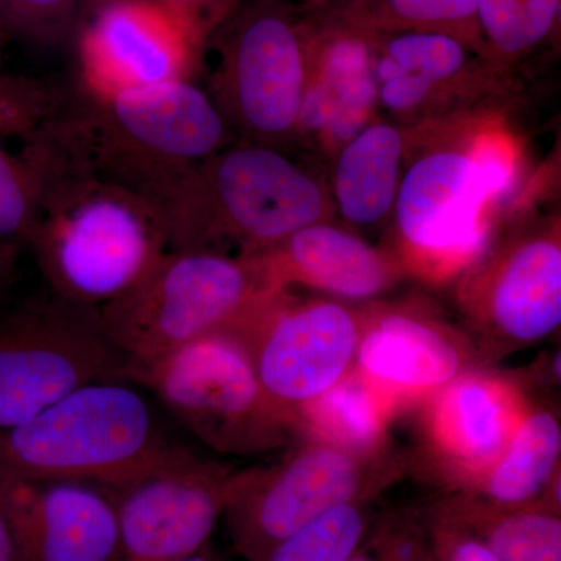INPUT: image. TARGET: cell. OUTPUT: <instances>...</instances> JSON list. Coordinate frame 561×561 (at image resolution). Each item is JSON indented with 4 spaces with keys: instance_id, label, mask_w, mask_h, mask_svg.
I'll list each match as a JSON object with an SVG mask.
<instances>
[{
    "instance_id": "cell-1",
    "label": "cell",
    "mask_w": 561,
    "mask_h": 561,
    "mask_svg": "<svg viewBox=\"0 0 561 561\" xmlns=\"http://www.w3.org/2000/svg\"><path fill=\"white\" fill-rule=\"evenodd\" d=\"M25 139L43 186L27 247L55 297L99 311L131 290L169 250L160 216L84 165L54 119Z\"/></svg>"
},
{
    "instance_id": "cell-2",
    "label": "cell",
    "mask_w": 561,
    "mask_h": 561,
    "mask_svg": "<svg viewBox=\"0 0 561 561\" xmlns=\"http://www.w3.org/2000/svg\"><path fill=\"white\" fill-rule=\"evenodd\" d=\"M55 125L95 175L135 194L160 219L181 180L236 139L195 80L83 99L76 110L62 108Z\"/></svg>"
},
{
    "instance_id": "cell-3",
    "label": "cell",
    "mask_w": 561,
    "mask_h": 561,
    "mask_svg": "<svg viewBox=\"0 0 561 561\" xmlns=\"http://www.w3.org/2000/svg\"><path fill=\"white\" fill-rule=\"evenodd\" d=\"M515 179V151L491 131L445 140L404 164L389 251L405 276L456 283L493 241V210Z\"/></svg>"
},
{
    "instance_id": "cell-4",
    "label": "cell",
    "mask_w": 561,
    "mask_h": 561,
    "mask_svg": "<svg viewBox=\"0 0 561 561\" xmlns=\"http://www.w3.org/2000/svg\"><path fill=\"white\" fill-rule=\"evenodd\" d=\"M327 192L279 147L234 139L202 161L172 192L161 221L169 250L250 254L328 219Z\"/></svg>"
},
{
    "instance_id": "cell-5",
    "label": "cell",
    "mask_w": 561,
    "mask_h": 561,
    "mask_svg": "<svg viewBox=\"0 0 561 561\" xmlns=\"http://www.w3.org/2000/svg\"><path fill=\"white\" fill-rule=\"evenodd\" d=\"M127 381H99L0 431V483L84 482L113 491L172 448Z\"/></svg>"
},
{
    "instance_id": "cell-6",
    "label": "cell",
    "mask_w": 561,
    "mask_h": 561,
    "mask_svg": "<svg viewBox=\"0 0 561 561\" xmlns=\"http://www.w3.org/2000/svg\"><path fill=\"white\" fill-rule=\"evenodd\" d=\"M147 387L210 449L257 456L300 440L294 409L262 386L249 350L232 332H216L124 370Z\"/></svg>"
},
{
    "instance_id": "cell-7",
    "label": "cell",
    "mask_w": 561,
    "mask_h": 561,
    "mask_svg": "<svg viewBox=\"0 0 561 561\" xmlns=\"http://www.w3.org/2000/svg\"><path fill=\"white\" fill-rule=\"evenodd\" d=\"M268 290L242 254L168 250L131 290L99 313L127 368L231 331Z\"/></svg>"
},
{
    "instance_id": "cell-8",
    "label": "cell",
    "mask_w": 561,
    "mask_h": 561,
    "mask_svg": "<svg viewBox=\"0 0 561 561\" xmlns=\"http://www.w3.org/2000/svg\"><path fill=\"white\" fill-rule=\"evenodd\" d=\"M312 18L283 0L239 3L210 33L209 92L236 139L279 147L297 136L309 73Z\"/></svg>"
},
{
    "instance_id": "cell-9",
    "label": "cell",
    "mask_w": 561,
    "mask_h": 561,
    "mask_svg": "<svg viewBox=\"0 0 561 561\" xmlns=\"http://www.w3.org/2000/svg\"><path fill=\"white\" fill-rule=\"evenodd\" d=\"M409 468L411 457L394 449L365 457L300 438L278 463L232 474L224 513L232 546L256 559L324 513L378 500Z\"/></svg>"
},
{
    "instance_id": "cell-10",
    "label": "cell",
    "mask_w": 561,
    "mask_h": 561,
    "mask_svg": "<svg viewBox=\"0 0 561 561\" xmlns=\"http://www.w3.org/2000/svg\"><path fill=\"white\" fill-rule=\"evenodd\" d=\"M456 283L461 330L482 365L545 342L561 324L559 224L527 225L491 241Z\"/></svg>"
},
{
    "instance_id": "cell-11",
    "label": "cell",
    "mask_w": 561,
    "mask_h": 561,
    "mask_svg": "<svg viewBox=\"0 0 561 561\" xmlns=\"http://www.w3.org/2000/svg\"><path fill=\"white\" fill-rule=\"evenodd\" d=\"M125 365L98 309L51 294L0 313V431L87 383L124 381Z\"/></svg>"
},
{
    "instance_id": "cell-12",
    "label": "cell",
    "mask_w": 561,
    "mask_h": 561,
    "mask_svg": "<svg viewBox=\"0 0 561 561\" xmlns=\"http://www.w3.org/2000/svg\"><path fill=\"white\" fill-rule=\"evenodd\" d=\"M228 332L249 350L264 389L295 411L353 368L360 309L334 298H298L290 289H273Z\"/></svg>"
},
{
    "instance_id": "cell-13",
    "label": "cell",
    "mask_w": 561,
    "mask_h": 561,
    "mask_svg": "<svg viewBox=\"0 0 561 561\" xmlns=\"http://www.w3.org/2000/svg\"><path fill=\"white\" fill-rule=\"evenodd\" d=\"M209 33L201 22L161 0H124L92 13L80 33L79 84L83 99L171 81L195 80Z\"/></svg>"
},
{
    "instance_id": "cell-14",
    "label": "cell",
    "mask_w": 561,
    "mask_h": 561,
    "mask_svg": "<svg viewBox=\"0 0 561 561\" xmlns=\"http://www.w3.org/2000/svg\"><path fill=\"white\" fill-rule=\"evenodd\" d=\"M531 400L518 371L486 365L465 371L420 404L421 470L448 494L470 493L507 448Z\"/></svg>"
},
{
    "instance_id": "cell-15",
    "label": "cell",
    "mask_w": 561,
    "mask_h": 561,
    "mask_svg": "<svg viewBox=\"0 0 561 561\" xmlns=\"http://www.w3.org/2000/svg\"><path fill=\"white\" fill-rule=\"evenodd\" d=\"M232 468L173 445L135 481L110 491L127 561H176L209 545L227 507Z\"/></svg>"
},
{
    "instance_id": "cell-16",
    "label": "cell",
    "mask_w": 561,
    "mask_h": 561,
    "mask_svg": "<svg viewBox=\"0 0 561 561\" xmlns=\"http://www.w3.org/2000/svg\"><path fill=\"white\" fill-rule=\"evenodd\" d=\"M479 365L463 330L427 308L373 305L360 309L354 368L394 394L405 409Z\"/></svg>"
},
{
    "instance_id": "cell-17",
    "label": "cell",
    "mask_w": 561,
    "mask_h": 561,
    "mask_svg": "<svg viewBox=\"0 0 561 561\" xmlns=\"http://www.w3.org/2000/svg\"><path fill=\"white\" fill-rule=\"evenodd\" d=\"M317 11V10H316ZM375 33L317 11L312 16L309 73L295 139L337 153L375 119Z\"/></svg>"
},
{
    "instance_id": "cell-18",
    "label": "cell",
    "mask_w": 561,
    "mask_h": 561,
    "mask_svg": "<svg viewBox=\"0 0 561 561\" xmlns=\"http://www.w3.org/2000/svg\"><path fill=\"white\" fill-rule=\"evenodd\" d=\"M22 561H122L108 490L84 482L0 483Z\"/></svg>"
},
{
    "instance_id": "cell-19",
    "label": "cell",
    "mask_w": 561,
    "mask_h": 561,
    "mask_svg": "<svg viewBox=\"0 0 561 561\" xmlns=\"http://www.w3.org/2000/svg\"><path fill=\"white\" fill-rule=\"evenodd\" d=\"M242 256L253 261L271 289L301 286L345 302L378 300L405 278L389 250L327 220Z\"/></svg>"
},
{
    "instance_id": "cell-20",
    "label": "cell",
    "mask_w": 561,
    "mask_h": 561,
    "mask_svg": "<svg viewBox=\"0 0 561 561\" xmlns=\"http://www.w3.org/2000/svg\"><path fill=\"white\" fill-rule=\"evenodd\" d=\"M376 35V33H375ZM504 72L470 41L445 32L376 35L378 110L400 121L419 119L459 98L463 87Z\"/></svg>"
},
{
    "instance_id": "cell-21",
    "label": "cell",
    "mask_w": 561,
    "mask_h": 561,
    "mask_svg": "<svg viewBox=\"0 0 561 561\" xmlns=\"http://www.w3.org/2000/svg\"><path fill=\"white\" fill-rule=\"evenodd\" d=\"M408 409L390 391L351 368L330 390L295 409L300 438L337 446L357 456L393 451L390 427Z\"/></svg>"
},
{
    "instance_id": "cell-22",
    "label": "cell",
    "mask_w": 561,
    "mask_h": 561,
    "mask_svg": "<svg viewBox=\"0 0 561 561\" xmlns=\"http://www.w3.org/2000/svg\"><path fill=\"white\" fill-rule=\"evenodd\" d=\"M408 138L393 122L373 121L335 153L332 195L342 219L375 227L393 213Z\"/></svg>"
},
{
    "instance_id": "cell-23",
    "label": "cell",
    "mask_w": 561,
    "mask_h": 561,
    "mask_svg": "<svg viewBox=\"0 0 561 561\" xmlns=\"http://www.w3.org/2000/svg\"><path fill=\"white\" fill-rule=\"evenodd\" d=\"M560 459V413L552 402L534 398L500 459L470 493L461 494L500 507L535 504L559 474Z\"/></svg>"
},
{
    "instance_id": "cell-24",
    "label": "cell",
    "mask_w": 561,
    "mask_h": 561,
    "mask_svg": "<svg viewBox=\"0 0 561 561\" xmlns=\"http://www.w3.org/2000/svg\"><path fill=\"white\" fill-rule=\"evenodd\" d=\"M445 497L500 561H561V513L541 502L500 507L471 494Z\"/></svg>"
},
{
    "instance_id": "cell-25",
    "label": "cell",
    "mask_w": 561,
    "mask_h": 561,
    "mask_svg": "<svg viewBox=\"0 0 561 561\" xmlns=\"http://www.w3.org/2000/svg\"><path fill=\"white\" fill-rule=\"evenodd\" d=\"M317 11L376 35L453 33L481 50L476 28L478 0H343Z\"/></svg>"
},
{
    "instance_id": "cell-26",
    "label": "cell",
    "mask_w": 561,
    "mask_h": 561,
    "mask_svg": "<svg viewBox=\"0 0 561 561\" xmlns=\"http://www.w3.org/2000/svg\"><path fill=\"white\" fill-rule=\"evenodd\" d=\"M561 0H478L483 57L505 70L541 50L559 33Z\"/></svg>"
},
{
    "instance_id": "cell-27",
    "label": "cell",
    "mask_w": 561,
    "mask_h": 561,
    "mask_svg": "<svg viewBox=\"0 0 561 561\" xmlns=\"http://www.w3.org/2000/svg\"><path fill=\"white\" fill-rule=\"evenodd\" d=\"M375 502H353L324 513L250 561H348L379 515Z\"/></svg>"
},
{
    "instance_id": "cell-28",
    "label": "cell",
    "mask_w": 561,
    "mask_h": 561,
    "mask_svg": "<svg viewBox=\"0 0 561 561\" xmlns=\"http://www.w3.org/2000/svg\"><path fill=\"white\" fill-rule=\"evenodd\" d=\"M38 160L27 139L20 151L0 144V241L27 247L38 220L41 205Z\"/></svg>"
},
{
    "instance_id": "cell-29",
    "label": "cell",
    "mask_w": 561,
    "mask_h": 561,
    "mask_svg": "<svg viewBox=\"0 0 561 561\" xmlns=\"http://www.w3.org/2000/svg\"><path fill=\"white\" fill-rule=\"evenodd\" d=\"M430 529L423 507L379 513L348 561H430Z\"/></svg>"
},
{
    "instance_id": "cell-30",
    "label": "cell",
    "mask_w": 561,
    "mask_h": 561,
    "mask_svg": "<svg viewBox=\"0 0 561 561\" xmlns=\"http://www.w3.org/2000/svg\"><path fill=\"white\" fill-rule=\"evenodd\" d=\"M62 108L65 102L50 84L0 76V140L27 138Z\"/></svg>"
},
{
    "instance_id": "cell-31",
    "label": "cell",
    "mask_w": 561,
    "mask_h": 561,
    "mask_svg": "<svg viewBox=\"0 0 561 561\" xmlns=\"http://www.w3.org/2000/svg\"><path fill=\"white\" fill-rule=\"evenodd\" d=\"M424 508L430 529V561H500L461 522L445 496Z\"/></svg>"
},
{
    "instance_id": "cell-32",
    "label": "cell",
    "mask_w": 561,
    "mask_h": 561,
    "mask_svg": "<svg viewBox=\"0 0 561 561\" xmlns=\"http://www.w3.org/2000/svg\"><path fill=\"white\" fill-rule=\"evenodd\" d=\"M80 0H0V24L36 41L58 38Z\"/></svg>"
},
{
    "instance_id": "cell-33",
    "label": "cell",
    "mask_w": 561,
    "mask_h": 561,
    "mask_svg": "<svg viewBox=\"0 0 561 561\" xmlns=\"http://www.w3.org/2000/svg\"><path fill=\"white\" fill-rule=\"evenodd\" d=\"M161 2L186 11L187 14L201 22L210 36V33L230 16L231 11L242 0H161Z\"/></svg>"
},
{
    "instance_id": "cell-34",
    "label": "cell",
    "mask_w": 561,
    "mask_h": 561,
    "mask_svg": "<svg viewBox=\"0 0 561 561\" xmlns=\"http://www.w3.org/2000/svg\"><path fill=\"white\" fill-rule=\"evenodd\" d=\"M0 561H22L16 526L2 494H0Z\"/></svg>"
},
{
    "instance_id": "cell-35",
    "label": "cell",
    "mask_w": 561,
    "mask_h": 561,
    "mask_svg": "<svg viewBox=\"0 0 561 561\" xmlns=\"http://www.w3.org/2000/svg\"><path fill=\"white\" fill-rule=\"evenodd\" d=\"M18 250L20 249L0 241V297L10 286L14 273H16Z\"/></svg>"
},
{
    "instance_id": "cell-36",
    "label": "cell",
    "mask_w": 561,
    "mask_h": 561,
    "mask_svg": "<svg viewBox=\"0 0 561 561\" xmlns=\"http://www.w3.org/2000/svg\"><path fill=\"white\" fill-rule=\"evenodd\" d=\"M127 561V560H122ZM176 561H221L220 557L217 556L216 552H214L213 546H210V542L208 546H206L205 549H202L201 552L195 553V556L187 557V559L183 560H176Z\"/></svg>"
},
{
    "instance_id": "cell-37",
    "label": "cell",
    "mask_w": 561,
    "mask_h": 561,
    "mask_svg": "<svg viewBox=\"0 0 561 561\" xmlns=\"http://www.w3.org/2000/svg\"><path fill=\"white\" fill-rule=\"evenodd\" d=\"M84 2H87L88 9L95 13V11L106 9V7L114 5V3L124 2V0H84Z\"/></svg>"
},
{
    "instance_id": "cell-38",
    "label": "cell",
    "mask_w": 561,
    "mask_h": 561,
    "mask_svg": "<svg viewBox=\"0 0 561 561\" xmlns=\"http://www.w3.org/2000/svg\"><path fill=\"white\" fill-rule=\"evenodd\" d=\"M302 2L311 5L313 10L324 9V7L332 5V3L343 2V0H302Z\"/></svg>"
}]
</instances>
